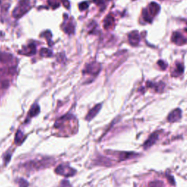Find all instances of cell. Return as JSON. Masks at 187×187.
Listing matches in <instances>:
<instances>
[{
  "label": "cell",
  "mask_w": 187,
  "mask_h": 187,
  "mask_svg": "<svg viewBox=\"0 0 187 187\" xmlns=\"http://www.w3.org/2000/svg\"><path fill=\"white\" fill-rule=\"evenodd\" d=\"M30 8L29 0H21L15 9L13 10V15L15 19H20L24 14L27 13Z\"/></svg>",
  "instance_id": "6da1fadb"
},
{
  "label": "cell",
  "mask_w": 187,
  "mask_h": 187,
  "mask_svg": "<svg viewBox=\"0 0 187 187\" xmlns=\"http://www.w3.org/2000/svg\"><path fill=\"white\" fill-rule=\"evenodd\" d=\"M50 162L51 161L47 159H42V160H36V161H32V162H29L27 163L24 164L25 168L28 169H31V170H40L48 166L50 164Z\"/></svg>",
  "instance_id": "7a4b0ae2"
},
{
  "label": "cell",
  "mask_w": 187,
  "mask_h": 187,
  "mask_svg": "<svg viewBox=\"0 0 187 187\" xmlns=\"http://www.w3.org/2000/svg\"><path fill=\"white\" fill-rule=\"evenodd\" d=\"M55 172L56 174L60 175L66 178L73 176L75 174V170L73 168H70V166L64 165V164H60L56 168Z\"/></svg>",
  "instance_id": "3957f363"
},
{
  "label": "cell",
  "mask_w": 187,
  "mask_h": 187,
  "mask_svg": "<svg viewBox=\"0 0 187 187\" xmlns=\"http://www.w3.org/2000/svg\"><path fill=\"white\" fill-rule=\"evenodd\" d=\"M100 71V64L96 62H92V63L88 64L86 66L83 72L86 74H90V75H96Z\"/></svg>",
  "instance_id": "277c9868"
},
{
  "label": "cell",
  "mask_w": 187,
  "mask_h": 187,
  "mask_svg": "<svg viewBox=\"0 0 187 187\" xmlns=\"http://www.w3.org/2000/svg\"><path fill=\"white\" fill-rule=\"evenodd\" d=\"M182 116V111L179 108H176L168 115V121L170 123H174V122L178 121Z\"/></svg>",
  "instance_id": "5b68a950"
},
{
  "label": "cell",
  "mask_w": 187,
  "mask_h": 187,
  "mask_svg": "<svg viewBox=\"0 0 187 187\" xmlns=\"http://www.w3.org/2000/svg\"><path fill=\"white\" fill-rule=\"evenodd\" d=\"M171 40L172 42H173L175 44H176L178 45H183L187 43V40L186 38L178 32H174L172 34Z\"/></svg>",
  "instance_id": "8992f818"
},
{
  "label": "cell",
  "mask_w": 187,
  "mask_h": 187,
  "mask_svg": "<svg viewBox=\"0 0 187 187\" xmlns=\"http://www.w3.org/2000/svg\"><path fill=\"white\" fill-rule=\"evenodd\" d=\"M102 108V104H98L94 106L93 108H91L88 113L87 116H86V119L87 121H91L97 115V113L100 111Z\"/></svg>",
  "instance_id": "52a82bcc"
},
{
  "label": "cell",
  "mask_w": 187,
  "mask_h": 187,
  "mask_svg": "<svg viewBox=\"0 0 187 187\" xmlns=\"http://www.w3.org/2000/svg\"><path fill=\"white\" fill-rule=\"evenodd\" d=\"M129 41L132 45L136 46L139 44L140 42V35L138 31H133L131 33L129 34L128 36Z\"/></svg>",
  "instance_id": "ba28073f"
},
{
  "label": "cell",
  "mask_w": 187,
  "mask_h": 187,
  "mask_svg": "<svg viewBox=\"0 0 187 187\" xmlns=\"http://www.w3.org/2000/svg\"><path fill=\"white\" fill-rule=\"evenodd\" d=\"M158 138H159L158 132H154V133L151 134V136L148 138V139L146 140L144 143L145 149H147V148L151 147L154 144H155L156 140H158Z\"/></svg>",
  "instance_id": "9c48e42d"
},
{
  "label": "cell",
  "mask_w": 187,
  "mask_h": 187,
  "mask_svg": "<svg viewBox=\"0 0 187 187\" xmlns=\"http://www.w3.org/2000/svg\"><path fill=\"white\" fill-rule=\"evenodd\" d=\"M160 6L156 2H151L149 5V13L150 15L155 16L159 13Z\"/></svg>",
  "instance_id": "30bf717a"
},
{
  "label": "cell",
  "mask_w": 187,
  "mask_h": 187,
  "mask_svg": "<svg viewBox=\"0 0 187 187\" xmlns=\"http://www.w3.org/2000/svg\"><path fill=\"white\" fill-rule=\"evenodd\" d=\"M136 155V154L132 152H118V154L117 156H118V159H119V161H124L130 158L134 157V156Z\"/></svg>",
  "instance_id": "8fae6325"
},
{
  "label": "cell",
  "mask_w": 187,
  "mask_h": 187,
  "mask_svg": "<svg viewBox=\"0 0 187 187\" xmlns=\"http://www.w3.org/2000/svg\"><path fill=\"white\" fill-rule=\"evenodd\" d=\"M13 59V56L9 53L2 52L0 53V62L1 63H8Z\"/></svg>",
  "instance_id": "7c38bea8"
},
{
  "label": "cell",
  "mask_w": 187,
  "mask_h": 187,
  "mask_svg": "<svg viewBox=\"0 0 187 187\" xmlns=\"http://www.w3.org/2000/svg\"><path fill=\"white\" fill-rule=\"evenodd\" d=\"M114 21H115V20H114V18L113 15H109L106 16V18L104 20V24H103L104 29H109L110 27H112L113 24L114 23Z\"/></svg>",
  "instance_id": "4fadbf2b"
},
{
  "label": "cell",
  "mask_w": 187,
  "mask_h": 187,
  "mask_svg": "<svg viewBox=\"0 0 187 187\" xmlns=\"http://www.w3.org/2000/svg\"><path fill=\"white\" fill-rule=\"evenodd\" d=\"M40 106L37 104H35L32 106L31 109H30L29 112V116L30 117H34V116H37L40 113Z\"/></svg>",
  "instance_id": "5bb4252c"
},
{
  "label": "cell",
  "mask_w": 187,
  "mask_h": 187,
  "mask_svg": "<svg viewBox=\"0 0 187 187\" xmlns=\"http://www.w3.org/2000/svg\"><path fill=\"white\" fill-rule=\"evenodd\" d=\"M148 86H149L151 88L154 87L156 89V91H160L163 90V88L164 87V84L162 83H153L151 82H148L147 83Z\"/></svg>",
  "instance_id": "9a60e30c"
},
{
  "label": "cell",
  "mask_w": 187,
  "mask_h": 187,
  "mask_svg": "<svg viewBox=\"0 0 187 187\" xmlns=\"http://www.w3.org/2000/svg\"><path fill=\"white\" fill-rule=\"evenodd\" d=\"M24 140V134L23 132L21 131H19L17 132V133L15 134V141L17 144H21L22 142Z\"/></svg>",
  "instance_id": "2e32d148"
},
{
  "label": "cell",
  "mask_w": 187,
  "mask_h": 187,
  "mask_svg": "<svg viewBox=\"0 0 187 187\" xmlns=\"http://www.w3.org/2000/svg\"><path fill=\"white\" fill-rule=\"evenodd\" d=\"M40 56L43 57H51L52 56V51L48 48H42L40 51Z\"/></svg>",
  "instance_id": "e0dca14e"
},
{
  "label": "cell",
  "mask_w": 187,
  "mask_h": 187,
  "mask_svg": "<svg viewBox=\"0 0 187 187\" xmlns=\"http://www.w3.org/2000/svg\"><path fill=\"white\" fill-rule=\"evenodd\" d=\"M27 48H28V51H27V53H25L27 54V55L32 56L36 53V47L34 44H30V45L27 47Z\"/></svg>",
  "instance_id": "ac0fdd59"
},
{
  "label": "cell",
  "mask_w": 187,
  "mask_h": 187,
  "mask_svg": "<svg viewBox=\"0 0 187 187\" xmlns=\"http://www.w3.org/2000/svg\"><path fill=\"white\" fill-rule=\"evenodd\" d=\"M142 15H143V19L146 22L151 23L152 21V18L151 17L149 12L147 11V10L144 9L143 12H142Z\"/></svg>",
  "instance_id": "d6986e66"
},
{
  "label": "cell",
  "mask_w": 187,
  "mask_h": 187,
  "mask_svg": "<svg viewBox=\"0 0 187 187\" xmlns=\"http://www.w3.org/2000/svg\"><path fill=\"white\" fill-rule=\"evenodd\" d=\"M184 72V67L181 64H178L176 65V70H175L174 73H176V75H179Z\"/></svg>",
  "instance_id": "ffe728a7"
},
{
  "label": "cell",
  "mask_w": 187,
  "mask_h": 187,
  "mask_svg": "<svg viewBox=\"0 0 187 187\" xmlns=\"http://www.w3.org/2000/svg\"><path fill=\"white\" fill-rule=\"evenodd\" d=\"M64 31H65L66 33L69 34V35H70V34H72L74 32V26L72 25L71 23H70L67 26V27H65V29H64Z\"/></svg>",
  "instance_id": "44dd1931"
},
{
  "label": "cell",
  "mask_w": 187,
  "mask_h": 187,
  "mask_svg": "<svg viewBox=\"0 0 187 187\" xmlns=\"http://www.w3.org/2000/svg\"><path fill=\"white\" fill-rule=\"evenodd\" d=\"M48 4H49L53 9H56V8L59 7V2H58L56 0H49V1H48Z\"/></svg>",
  "instance_id": "7402d4cb"
},
{
  "label": "cell",
  "mask_w": 187,
  "mask_h": 187,
  "mask_svg": "<svg viewBox=\"0 0 187 187\" xmlns=\"http://www.w3.org/2000/svg\"><path fill=\"white\" fill-rule=\"evenodd\" d=\"M18 183L19 184V187H28V186H29V184H28L27 181L22 179V178L18 180Z\"/></svg>",
  "instance_id": "603a6c76"
},
{
  "label": "cell",
  "mask_w": 187,
  "mask_h": 187,
  "mask_svg": "<svg viewBox=\"0 0 187 187\" xmlns=\"http://www.w3.org/2000/svg\"><path fill=\"white\" fill-rule=\"evenodd\" d=\"M88 7V4L86 2H83L79 5V9L80 11H84V10L87 9Z\"/></svg>",
  "instance_id": "cb8c5ba5"
},
{
  "label": "cell",
  "mask_w": 187,
  "mask_h": 187,
  "mask_svg": "<svg viewBox=\"0 0 187 187\" xmlns=\"http://www.w3.org/2000/svg\"><path fill=\"white\" fill-rule=\"evenodd\" d=\"M158 64L162 70H164L167 68V67H168V64L164 63V62L162 61V60H159V61L158 62Z\"/></svg>",
  "instance_id": "d4e9b609"
},
{
  "label": "cell",
  "mask_w": 187,
  "mask_h": 187,
  "mask_svg": "<svg viewBox=\"0 0 187 187\" xmlns=\"http://www.w3.org/2000/svg\"><path fill=\"white\" fill-rule=\"evenodd\" d=\"M60 187H71V186H70V183L68 181L64 180L62 181L61 184H60Z\"/></svg>",
  "instance_id": "484cf974"
},
{
  "label": "cell",
  "mask_w": 187,
  "mask_h": 187,
  "mask_svg": "<svg viewBox=\"0 0 187 187\" xmlns=\"http://www.w3.org/2000/svg\"><path fill=\"white\" fill-rule=\"evenodd\" d=\"M149 187H161V182L156 181L151 183Z\"/></svg>",
  "instance_id": "4316f807"
},
{
  "label": "cell",
  "mask_w": 187,
  "mask_h": 187,
  "mask_svg": "<svg viewBox=\"0 0 187 187\" xmlns=\"http://www.w3.org/2000/svg\"><path fill=\"white\" fill-rule=\"evenodd\" d=\"M8 86H9V82H8L7 80H4L2 83V87L3 88H7Z\"/></svg>",
  "instance_id": "83f0119b"
},
{
  "label": "cell",
  "mask_w": 187,
  "mask_h": 187,
  "mask_svg": "<svg viewBox=\"0 0 187 187\" xmlns=\"http://www.w3.org/2000/svg\"><path fill=\"white\" fill-rule=\"evenodd\" d=\"M62 3H63V5L64 7L66 8H69L70 7V2L68 0H62Z\"/></svg>",
  "instance_id": "f1b7e54d"
}]
</instances>
